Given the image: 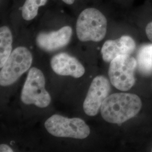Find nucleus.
Instances as JSON below:
<instances>
[{
    "mask_svg": "<svg viewBox=\"0 0 152 152\" xmlns=\"http://www.w3.org/2000/svg\"><path fill=\"white\" fill-rule=\"evenodd\" d=\"M141 107L142 102L139 96L119 92L109 95L104 101L100 110L105 121L121 125L138 114Z\"/></svg>",
    "mask_w": 152,
    "mask_h": 152,
    "instance_id": "obj_1",
    "label": "nucleus"
},
{
    "mask_svg": "<svg viewBox=\"0 0 152 152\" xmlns=\"http://www.w3.org/2000/svg\"><path fill=\"white\" fill-rule=\"evenodd\" d=\"M108 13L95 7H88L78 14L76 23L77 38L82 42H99L105 37L108 28Z\"/></svg>",
    "mask_w": 152,
    "mask_h": 152,
    "instance_id": "obj_2",
    "label": "nucleus"
},
{
    "mask_svg": "<svg viewBox=\"0 0 152 152\" xmlns=\"http://www.w3.org/2000/svg\"><path fill=\"white\" fill-rule=\"evenodd\" d=\"M45 127L51 135L60 137L84 139L90 133L89 127L83 120L69 118L58 114L53 115L46 120Z\"/></svg>",
    "mask_w": 152,
    "mask_h": 152,
    "instance_id": "obj_3",
    "label": "nucleus"
},
{
    "mask_svg": "<svg viewBox=\"0 0 152 152\" xmlns=\"http://www.w3.org/2000/svg\"><path fill=\"white\" fill-rule=\"evenodd\" d=\"M32 60V55L27 48L19 46L13 50L5 64L1 68V86H7L15 82L29 69Z\"/></svg>",
    "mask_w": 152,
    "mask_h": 152,
    "instance_id": "obj_4",
    "label": "nucleus"
},
{
    "mask_svg": "<svg viewBox=\"0 0 152 152\" xmlns=\"http://www.w3.org/2000/svg\"><path fill=\"white\" fill-rule=\"evenodd\" d=\"M21 100L26 104H34L44 108L49 106L51 98L45 89V78L42 71L31 68L28 74L21 93Z\"/></svg>",
    "mask_w": 152,
    "mask_h": 152,
    "instance_id": "obj_5",
    "label": "nucleus"
},
{
    "mask_svg": "<svg viewBox=\"0 0 152 152\" xmlns=\"http://www.w3.org/2000/svg\"><path fill=\"white\" fill-rule=\"evenodd\" d=\"M110 63L108 75L112 85L121 91L130 90L135 83L136 59L131 55H122Z\"/></svg>",
    "mask_w": 152,
    "mask_h": 152,
    "instance_id": "obj_6",
    "label": "nucleus"
},
{
    "mask_svg": "<svg viewBox=\"0 0 152 152\" xmlns=\"http://www.w3.org/2000/svg\"><path fill=\"white\" fill-rule=\"evenodd\" d=\"M110 90V82L105 77L98 76L94 78L83 104L85 113L91 117L98 114Z\"/></svg>",
    "mask_w": 152,
    "mask_h": 152,
    "instance_id": "obj_7",
    "label": "nucleus"
},
{
    "mask_svg": "<svg viewBox=\"0 0 152 152\" xmlns=\"http://www.w3.org/2000/svg\"><path fill=\"white\" fill-rule=\"evenodd\" d=\"M137 47L135 37L129 34H124L117 38L105 41L101 49V54L105 61L110 62L119 56L131 55Z\"/></svg>",
    "mask_w": 152,
    "mask_h": 152,
    "instance_id": "obj_8",
    "label": "nucleus"
},
{
    "mask_svg": "<svg viewBox=\"0 0 152 152\" xmlns=\"http://www.w3.org/2000/svg\"><path fill=\"white\" fill-rule=\"evenodd\" d=\"M72 35V28L65 26L55 31L39 33L36 42L39 49L46 52H54L67 46Z\"/></svg>",
    "mask_w": 152,
    "mask_h": 152,
    "instance_id": "obj_9",
    "label": "nucleus"
},
{
    "mask_svg": "<svg viewBox=\"0 0 152 152\" xmlns=\"http://www.w3.org/2000/svg\"><path fill=\"white\" fill-rule=\"evenodd\" d=\"M52 69L60 76L80 78L85 73V68L76 59L65 53L55 55L51 60Z\"/></svg>",
    "mask_w": 152,
    "mask_h": 152,
    "instance_id": "obj_10",
    "label": "nucleus"
},
{
    "mask_svg": "<svg viewBox=\"0 0 152 152\" xmlns=\"http://www.w3.org/2000/svg\"><path fill=\"white\" fill-rule=\"evenodd\" d=\"M129 19L141 28L148 39L152 43V4L145 0L141 5L126 12Z\"/></svg>",
    "mask_w": 152,
    "mask_h": 152,
    "instance_id": "obj_11",
    "label": "nucleus"
},
{
    "mask_svg": "<svg viewBox=\"0 0 152 152\" xmlns=\"http://www.w3.org/2000/svg\"><path fill=\"white\" fill-rule=\"evenodd\" d=\"M137 66L145 75L152 73V43L144 44L139 46L136 54Z\"/></svg>",
    "mask_w": 152,
    "mask_h": 152,
    "instance_id": "obj_12",
    "label": "nucleus"
},
{
    "mask_svg": "<svg viewBox=\"0 0 152 152\" xmlns=\"http://www.w3.org/2000/svg\"><path fill=\"white\" fill-rule=\"evenodd\" d=\"M48 0H24L19 7L20 14L23 19L31 22L38 16L42 8L46 5Z\"/></svg>",
    "mask_w": 152,
    "mask_h": 152,
    "instance_id": "obj_13",
    "label": "nucleus"
},
{
    "mask_svg": "<svg viewBox=\"0 0 152 152\" xmlns=\"http://www.w3.org/2000/svg\"><path fill=\"white\" fill-rule=\"evenodd\" d=\"M12 34L7 26L0 28V67L4 66L12 51Z\"/></svg>",
    "mask_w": 152,
    "mask_h": 152,
    "instance_id": "obj_14",
    "label": "nucleus"
},
{
    "mask_svg": "<svg viewBox=\"0 0 152 152\" xmlns=\"http://www.w3.org/2000/svg\"><path fill=\"white\" fill-rule=\"evenodd\" d=\"M115 2L120 4L124 7H130L134 0H114Z\"/></svg>",
    "mask_w": 152,
    "mask_h": 152,
    "instance_id": "obj_15",
    "label": "nucleus"
},
{
    "mask_svg": "<svg viewBox=\"0 0 152 152\" xmlns=\"http://www.w3.org/2000/svg\"><path fill=\"white\" fill-rule=\"evenodd\" d=\"M0 152H12L13 151L10 147L6 144H1L0 145Z\"/></svg>",
    "mask_w": 152,
    "mask_h": 152,
    "instance_id": "obj_16",
    "label": "nucleus"
},
{
    "mask_svg": "<svg viewBox=\"0 0 152 152\" xmlns=\"http://www.w3.org/2000/svg\"><path fill=\"white\" fill-rule=\"evenodd\" d=\"M61 2L67 5H72L74 4L76 1V0H60Z\"/></svg>",
    "mask_w": 152,
    "mask_h": 152,
    "instance_id": "obj_17",
    "label": "nucleus"
},
{
    "mask_svg": "<svg viewBox=\"0 0 152 152\" xmlns=\"http://www.w3.org/2000/svg\"><path fill=\"white\" fill-rule=\"evenodd\" d=\"M149 1H150V2H151L152 4V0H149Z\"/></svg>",
    "mask_w": 152,
    "mask_h": 152,
    "instance_id": "obj_18",
    "label": "nucleus"
}]
</instances>
